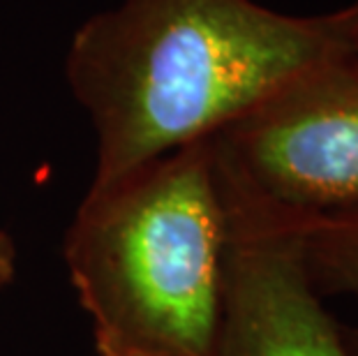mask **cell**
<instances>
[{"instance_id": "6da1fadb", "label": "cell", "mask_w": 358, "mask_h": 356, "mask_svg": "<svg viewBox=\"0 0 358 356\" xmlns=\"http://www.w3.org/2000/svg\"><path fill=\"white\" fill-rule=\"evenodd\" d=\"M347 56L345 10L257 0H123L74 30L65 79L95 130L90 185L213 137L301 74Z\"/></svg>"}, {"instance_id": "7a4b0ae2", "label": "cell", "mask_w": 358, "mask_h": 356, "mask_svg": "<svg viewBox=\"0 0 358 356\" xmlns=\"http://www.w3.org/2000/svg\"><path fill=\"white\" fill-rule=\"evenodd\" d=\"M224 243L210 139L88 185L63 259L97 356H213Z\"/></svg>"}, {"instance_id": "3957f363", "label": "cell", "mask_w": 358, "mask_h": 356, "mask_svg": "<svg viewBox=\"0 0 358 356\" xmlns=\"http://www.w3.org/2000/svg\"><path fill=\"white\" fill-rule=\"evenodd\" d=\"M210 139L217 176L289 218L358 208V67L319 65Z\"/></svg>"}, {"instance_id": "277c9868", "label": "cell", "mask_w": 358, "mask_h": 356, "mask_svg": "<svg viewBox=\"0 0 358 356\" xmlns=\"http://www.w3.org/2000/svg\"><path fill=\"white\" fill-rule=\"evenodd\" d=\"M217 185L227 243L213 356H352L345 331L312 285L289 218L220 176Z\"/></svg>"}, {"instance_id": "5b68a950", "label": "cell", "mask_w": 358, "mask_h": 356, "mask_svg": "<svg viewBox=\"0 0 358 356\" xmlns=\"http://www.w3.org/2000/svg\"><path fill=\"white\" fill-rule=\"evenodd\" d=\"M289 222L299 234L315 290L322 297H347L358 308V208L331 215L289 218ZM342 331L349 352L358 356V324Z\"/></svg>"}, {"instance_id": "8992f818", "label": "cell", "mask_w": 358, "mask_h": 356, "mask_svg": "<svg viewBox=\"0 0 358 356\" xmlns=\"http://www.w3.org/2000/svg\"><path fill=\"white\" fill-rule=\"evenodd\" d=\"M17 276V243L5 229H0V292Z\"/></svg>"}, {"instance_id": "52a82bcc", "label": "cell", "mask_w": 358, "mask_h": 356, "mask_svg": "<svg viewBox=\"0 0 358 356\" xmlns=\"http://www.w3.org/2000/svg\"><path fill=\"white\" fill-rule=\"evenodd\" d=\"M345 10V24H347V58L349 63L358 67V0H352Z\"/></svg>"}]
</instances>
